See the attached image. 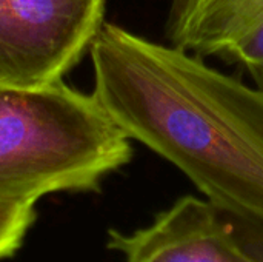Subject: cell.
<instances>
[{
	"instance_id": "1",
	"label": "cell",
	"mask_w": 263,
	"mask_h": 262,
	"mask_svg": "<svg viewBox=\"0 0 263 262\" xmlns=\"http://www.w3.org/2000/svg\"><path fill=\"white\" fill-rule=\"evenodd\" d=\"M92 96L134 141L225 213L263 221V88L174 45L103 23L89 46Z\"/></svg>"
},
{
	"instance_id": "2",
	"label": "cell",
	"mask_w": 263,
	"mask_h": 262,
	"mask_svg": "<svg viewBox=\"0 0 263 262\" xmlns=\"http://www.w3.org/2000/svg\"><path fill=\"white\" fill-rule=\"evenodd\" d=\"M129 141L92 94L63 80L0 85V201L97 190L131 161Z\"/></svg>"
},
{
	"instance_id": "3",
	"label": "cell",
	"mask_w": 263,
	"mask_h": 262,
	"mask_svg": "<svg viewBox=\"0 0 263 262\" xmlns=\"http://www.w3.org/2000/svg\"><path fill=\"white\" fill-rule=\"evenodd\" d=\"M106 0H0V85L62 80L103 25Z\"/></svg>"
},
{
	"instance_id": "4",
	"label": "cell",
	"mask_w": 263,
	"mask_h": 262,
	"mask_svg": "<svg viewBox=\"0 0 263 262\" xmlns=\"http://www.w3.org/2000/svg\"><path fill=\"white\" fill-rule=\"evenodd\" d=\"M123 262H259L237 241L227 215L208 199L183 196L134 232H108Z\"/></svg>"
},
{
	"instance_id": "5",
	"label": "cell",
	"mask_w": 263,
	"mask_h": 262,
	"mask_svg": "<svg viewBox=\"0 0 263 262\" xmlns=\"http://www.w3.org/2000/svg\"><path fill=\"white\" fill-rule=\"evenodd\" d=\"M263 20V0H180L171 23L173 45L200 56H227Z\"/></svg>"
},
{
	"instance_id": "6",
	"label": "cell",
	"mask_w": 263,
	"mask_h": 262,
	"mask_svg": "<svg viewBox=\"0 0 263 262\" xmlns=\"http://www.w3.org/2000/svg\"><path fill=\"white\" fill-rule=\"evenodd\" d=\"M35 202L0 201V261L12 256L35 221Z\"/></svg>"
},
{
	"instance_id": "7",
	"label": "cell",
	"mask_w": 263,
	"mask_h": 262,
	"mask_svg": "<svg viewBox=\"0 0 263 262\" xmlns=\"http://www.w3.org/2000/svg\"><path fill=\"white\" fill-rule=\"evenodd\" d=\"M225 213V212H223ZM240 246L259 262H263V221L225 213Z\"/></svg>"
}]
</instances>
